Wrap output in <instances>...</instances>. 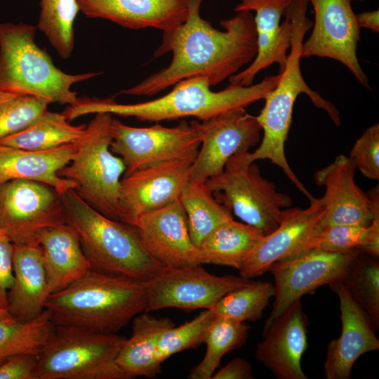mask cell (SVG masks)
<instances>
[{"label":"cell","instance_id":"cell-12","mask_svg":"<svg viewBox=\"0 0 379 379\" xmlns=\"http://www.w3.org/2000/svg\"><path fill=\"white\" fill-rule=\"evenodd\" d=\"M360 252L357 249L347 252L312 249L272 264L267 271L275 282L274 301L263 331L302 295L341 280L350 262Z\"/></svg>","mask_w":379,"mask_h":379},{"label":"cell","instance_id":"cell-20","mask_svg":"<svg viewBox=\"0 0 379 379\" xmlns=\"http://www.w3.org/2000/svg\"><path fill=\"white\" fill-rule=\"evenodd\" d=\"M329 286L340 300L342 330L340 335L328 345L324 374L326 379H348L359 357L379 350V340L369 317L342 280Z\"/></svg>","mask_w":379,"mask_h":379},{"label":"cell","instance_id":"cell-5","mask_svg":"<svg viewBox=\"0 0 379 379\" xmlns=\"http://www.w3.org/2000/svg\"><path fill=\"white\" fill-rule=\"evenodd\" d=\"M60 195L67 222L77 232L92 269L148 281L166 267L147 251L135 226L106 217L74 189Z\"/></svg>","mask_w":379,"mask_h":379},{"label":"cell","instance_id":"cell-43","mask_svg":"<svg viewBox=\"0 0 379 379\" xmlns=\"http://www.w3.org/2000/svg\"><path fill=\"white\" fill-rule=\"evenodd\" d=\"M356 18L360 28H366L376 33L379 32L378 10L356 14Z\"/></svg>","mask_w":379,"mask_h":379},{"label":"cell","instance_id":"cell-39","mask_svg":"<svg viewBox=\"0 0 379 379\" xmlns=\"http://www.w3.org/2000/svg\"><path fill=\"white\" fill-rule=\"evenodd\" d=\"M349 157L367 178L379 179V124H375L362 133L353 145Z\"/></svg>","mask_w":379,"mask_h":379},{"label":"cell","instance_id":"cell-22","mask_svg":"<svg viewBox=\"0 0 379 379\" xmlns=\"http://www.w3.org/2000/svg\"><path fill=\"white\" fill-rule=\"evenodd\" d=\"M357 168L344 154L336 157L328 166L314 173L317 185L325 187L321 200L325 208L323 228L330 225L369 226L375 215L370 200L354 182Z\"/></svg>","mask_w":379,"mask_h":379},{"label":"cell","instance_id":"cell-32","mask_svg":"<svg viewBox=\"0 0 379 379\" xmlns=\"http://www.w3.org/2000/svg\"><path fill=\"white\" fill-rule=\"evenodd\" d=\"M312 249L328 252L357 249L378 258L379 215H375L367 227L338 225L322 228L309 241L306 251Z\"/></svg>","mask_w":379,"mask_h":379},{"label":"cell","instance_id":"cell-24","mask_svg":"<svg viewBox=\"0 0 379 379\" xmlns=\"http://www.w3.org/2000/svg\"><path fill=\"white\" fill-rule=\"evenodd\" d=\"M14 281L8 292V311L18 321H29L45 310L49 296L39 245L13 244Z\"/></svg>","mask_w":379,"mask_h":379},{"label":"cell","instance_id":"cell-38","mask_svg":"<svg viewBox=\"0 0 379 379\" xmlns=\"http://www.w3.org/2000/svg\"><path fill=\"white\" fill-rule=\"evenodd\" d=\"M48 105L41 98L0 89V139L27 126Z\"/></svg>","mask_w":379,"mask_h":379},{"label":"cell","instance_id":"cell-26","mask_svg":"<svg viewBox=\"0 0 379 379\" xmlns=\"http://www.w3.org/2000/svg\"><path fill=\"white\" fill-rule=\"evenodd\" d=\"M35 239L42 251L49 295L65 288L92 268L71 225L44 228Z\"/></svg>","mask_w":379,"mask_h":379},{"label":"cell","instance_id":"cell-19","mask_svg":"<svg viewBox=\"0 0 379 379\" xmlns=\"http://www.w3.org/2000/svg\"><path fill=\"white\" fill-rule=\"evenodd\" d=\"M135 226L147 251L163 265L180 268L202 265L199 249L191 239L179 199L142 215Z\"/></svg>","mask_w":379,"mask_h":379},{"label":"cell","instance_id":"cell-34","mask_svg":"<svg viewBox=\"0 0 379 379\" xmlns=\"http://www.w3.org/2000/svg\"><path fill=\"white\" fill-rule=\"evenodd\" d=\"M36 27L58 55L67 59L74 46V24L79 8L77 0H41Z\"/></svg>","mask_w":379,"mask_h":379},{"label":"cell","instance_id":"cell-23","mask_svg":"<svg viewBox=\"0 0 379 379\" xmlns=\"http://www.w3.org/2000/svg\"><path fill=\"white\" fill-rule=\"evenodd\" d=\"M86 17L111 21L125 28L162 32L185 22L188 0H77Z\"/></svg>","mask_w":379,"mask_h":379},{"label":"cell","instance_id":"cell-28","mask_svg":"<svg viewBox=\"0 0 379 379\" xmlns=\"http://www.w3.org/2000/svg\"><path fill=\"white\" fill-rule=\"evenodd\" d=\"M263 236L255 227L230 218L218 225L201 243L199 247L201 262L239 270L248 253Z\"/></svg>","mask_w":379,"mask_h":379},{"label":"cell","instance_id":"cell-36","mask_svg":"<svg viewBox=\"0 0 379 379\" xmlns=\"http://www.w3.org/2000/svg\"><path fill=\"white\" fill-rule=\"evenodd\" d=\"M274 295V286L268 281H253L230 291L210 309L215 317L238 322L259 319Z\"/></svg>","mask_w":379,"mask_h":379},{"label":"cell","instance_id":"cell-37","mask_svg":"<svg viewBox=\"0 0 379 379\" xmlns=\"http://www.w3.org/2000/svg\"><path fill=\"white\" fill-rule=\"evenodd\" d=\"M214 317L211 310H204L191 321L165 330L160 335L157 347L159 362L162 364L176 353L197 348L204 343L207 328Z\"/></svg>","mask_w":379,"mask_h":379},{"label":"cell","instance_id":"cell-8","mask_svg":"<svg viewBox=\"0 0 379 379\" xmlns=\"http://www.w3.org/2000/svg\"><path fill=\"white\" fill-rule=\"evenodd\" d=\"M86 125L75 143L77 149L58 175L72 180L74 190L90 206L107 218L119 220V189L126 166L110 150L112 141L109 113L99 112Z\"/></svg>","mask_w":379,"mask_h":379},{"label":"cell","instance_id":"cell-17","mask_svg":"<svg viewBox=\"0 0 379 379\" xmlns=\"http://www.w3.org/2000/svg\"><path fill=\"white\" fill-rule=\"evenodd\" d=\"M325 208L321 199L313 198L306 208L284 209L278 227L264 235L245 258L240 276L262 275L274 262L306 251L310 239L323 228Z\"/></svg>","mask_w":379,"mask_h":379},{"label":"cell","instance_id":"cell-11","mask_svg":"<svg viewBox=\"0 0 379 379\" xmlns=\"http://www.w3.org/2000/svg\"><path fill=\"white\" fill-rule=\"evenodd\" d=\"M65 223L61 195L53 187L24 179L0 184V229L13 244L39 245V230Z\"/></svg>","mask_w":379,"mask_h":379},{"label":"cell","instance_id":"cell-9","mask_svg":"<svg viewBox=\"0 0 379 379\" xmlns=\"http://www.w3.org/2000/svg\"><path fill=\"white\" fill-rule=\"evenodd\" d=\"M248 152L232 156L222 172L205 183L238 218L267 235L278 227L283 208H289L293 201L261 175Z\"/></svg>","mask_w":379,"mask_h":379},{"label":"cell","instance_id":"cell-27","mask_svg":"<svg viewBox=\"0 0 379 379\" xmlns=\"http://www.w3.org/2000/svg\"><path fill=\"white\" fill-rule=\"evenodd\" d=\"M173 326L169 318H157L147 312L133 319L132 334L126 338L116 358L117 365L128 379L138 376L153 378L161 372L157 343L161 333Z\"/></svg>","mask_w":379,"mask_h":379},{"label":"cell","instance_id":"cell-16","mask_svg":"<svg viewBox=\"0 0 379 379\" xmlns=\"http://www.w3.org/2000/svg\"><path fill=\"white\" fill-rule=\"evenodd\" d=\"M200 128L201 148L190 178V180L200 183L222 173L232 156L255 146L260 140L262 132L256 117L246 113L245 109L200 121Z\"/></svg>","mask_w":379,"mask_h":379},{"label":"cell","instance_id":"cell-18","mask_svg":"<svg viewBox=\"0 0 379 379\" xmlns=\"http://www.w3.org/2000/svg\"><path fill=\"white\" fill-rule=\"evenodd\" d=\"M293 0H239L235 12H255L258 53L247 67L230 77V84L244 86L253 84L256 75L274 64L281 73L287 64L291 47L292 25L290 19L281 22V16Z\"/></svg>","mask_w":379,"mask_h":379},{"label":"cell","instance_id":"cell-1","mask_svg":"<svg viewBox=\"0 0 379 379\" xmlns=\"http://www.w3.org/2000/svg\"><path fill=\"white\" fill-rule=\"evenodd\" d=\"M202 0H188L185 22L163 32L154 58L172 53L169 65L154 72L121 94L152 96L191 77L206 78L215 86L251 63L258 53L253 15L239 11L220 21L224 30L213 27L200 15Z\"/></svg>","mask_w":379,"mask_h":379},{"label":"cell","instance_id":"cell-4","mask_svg":"<svg viewBox=\"0 0 379 379\" xmlns=\"http://www.w3.org/2000/svg\"><path fill=\"white\" fill-rule=\"evenodd\" d=\"M308 0H293L285 10L292 25L290 52L284 70L280 74L277 86L264 99L265 102L259 115L256 116L263 137L259 147L248 152L251 162L269 159L282 169L288 178L309 200L314 198L294 174L288 164L284 145L292 122L295 102L300 93H305L312 104L325 111L333 122L340 124L339 112L329 100L312 90L305 81L300 70V48L306 32L313 22L306 16Z\"/></svg>","mask_w":379,"mask_h":379},{"label":"cell","instance_id":"cell-44","mask_svg":"<svg viewBox=\"0 0 379 379\" xmlns=\"http://www.w3.org/2000/svg\"><path fill=\"white\" fill-rule=\"evenodd\" d=\"M0 320L10 321L15 319L12 317L7 310L0 306Z\"/></svg>","mask_w":379,"mask_h":379},{"label":"cell","instance_id":"cell-41","mask_svg":"<svg viewBox=\"0 0 379 379\" xmlns=\"http://www.w3.org/2000/svg\"><path fill=\"white\" fill-rule=\"evenodd\" d=\"M37 355L18 354L0 364V379H36Z\"/></svg>","mask_w":379,"mask_h":379},{"label":"cell","instance_id":"cell-7","mask_svg":"<svg viewBox=\"0 0 379 379\" xmlns=\"http://www.w3.org/2000/svg\"><path fill=\"white\" fill-rule=\"evenodd\" d=\"M126 338L56 326L37 354L36 379H128L116 358Z\"/></svg>","mask_w":379,"mask_h":379},{"label":"cell","instance_id":"cell-6","mask_svg":"<svg viewBox=\"0 0 379 379\" xmlns=\"http://www.w3.org/2000/svg\"><path fill=\"white\" fill-rule=\"evenodd\" d=\"M37 27L20 22L0 23V89L60 105H74L72 87L100 72L67 74L35 42Z\"/></svg>","mask_w":379,"mask_h":379},{"label":"cell","instance_id":"cell-10","mask_svg":"<svg viewBox=\"0 0 379 379\" xmlns=\"http://www.w3.org/2000/svg\"><path fill=\"white\" fill-rule=\"evenodd\" d=\"M111 133L110 150L124 161V176L147 165L196 156L202 140L197 119L182 120L174 127L157 124L137 128L113 119Z\"/></svg>","mask_w":379,"mask_h":379},{"label":"cell","instance_id":"cell-21","mask_svg":"<svg viewBox=\"0 0 379 379\" xmlns=\"http://www.w3.org/2000/svg\"><path fill=\"white\" fill-rule=\"evenodd\" d=\"M307 325L298 300L263 331V340L256 347V359L279 379H307L300 361L307 347Z\"/></svg>","mask_w":379,"mask_h":379},{"label":"cell","instance_id":"cell-29","mask_svg":"<svg viewBox=\"0 0 379 379\" xmlns=\"http://www.w3.org/2000/svg\"><path fill=\"white\" fill-rule=\"evenodd\" d=\"M86 125L74 126L62 113L48 109L25 128L0 139V144L32 151L53 149L77 143Z\"/></svg>","mask_w":379,"mask_h":379},{"label":"cell","instance_id":"cell-25","mask_svg":"<svg viewBox=\"0 0 379 379\" xmlns=\"http://www.w3.org/2000/svg\"><path fill=\"white\" fill-rule=\"evenodd\" d=\"M77 149L70 143L43 151H32L0 144V184L17 179L29 180L53 187L60 194L76 184L60 177L58 171L72 161Z\"/></svg>","mask_w":379,"mask_h":379},{"label":"cell","instance_id":"cell-13","mask_svg":"<svg viewBox=\"0 0 379 379\" xmlns=\"http://www.w3.org/2000/svg\"><path fill=\"white\" fill-rule=\"evenodd\" d=\"M253 281L241 276H216L200 264L180 268L166 267L147 281L145 312L168 307L210 310L227 293Z\"/></svg>","mask_w":379,"mask_h":379},{"label":"cell","instance_id":"cell-33","mask_svg":"<svg viewBox=\"0 0 379 379\" xmlns=\"http://www.w3.org/2000/svg\"><path fill=\"white\" fill-rule=\"evenodd\" d=\"M53 327L46 310L29 321L0 320V364L18 354L37 355Z\"/></svg>","mask_w":379,"mask_h":379},{"label":"cell","instance_id":"cell-3","mask_svg":"<svg viewBox=\"0 0 379 379\" xmlns=\"http://www.w3.org/2000/svg\"><path fill=\"white\" fill-rule=\"evenodd\" d=\"M147 302V281L91 268L65 288L51 294L45 310L55 326L116 333L145 312Z\"/></svg>","mask_w":379,"mask_h":379},{"label":"cell","instance_id":"cell-40","mask_svg":"<svg viewBox=\"0 0 379 379\" xmlns=\"http://www.w3.org/2000/svg\"><path fill=\"white\" fill-rule=\"evenodd\" d=\"M12 256L13 243L5 231L0 229V306L6 310L8 292L14 281Z\"/></svg>","mask_w":379,"mask_h":379},{"label":"cell","instance_id":"cell-2","mask_svg":"<svg viewBox=\"0 0 379 379\" xmlns=\"http://www.w3.org/2000/svg\"><path fill=\"white\" fill-rule=\"evenodd\" d=\"M279 78L280 74L266 76L260 82L248 86L230 84L222 91H213L206 78L191 77L174 84L167 94L149 101L121 104L112 98L84 97L79 98L74 105H67L62 113L69 121L99 112L149 122L186 117L202 121L230 111L246 109L264 100Z\"/></svg>","mask_w":379,"mask_h":379},{"label":"cell","instance_id":"cell-35","mask_svg":"<svg viewBox=\"0 0 379 379\" xmlns=\"http://www.w3.org/2000/svg\"><path fill=\"white\" fill-rule=\"evenodd\" d=\"M360 252L349 264L341 279L355 301L379 328V262L378 258Z\"/></svg>","mask_w":379,"mask_h":379},{"label":"cell","instance_id":"cell-15","mask_svg":"<svg viewBox=\"0 0 379 379\" xmlns=\"http://www.w3.org/2000/svg\"><path fill=\"white\" fill-rule=\"evenodd\" d=\"M196 157L147 165L123 176L119 189V220L135 226L142 215L178 199L190 180Z\"/></svg>","mask_w":379,"mask_h":379},{"label":"cell","instance_id":"cell-30","mask_svg":"<svg viewBox=\"0 0 379 379\" xmlns=\"http://www.w3.org/2000/svg\"><path fill=\"white\" fill-rule=\"evenodd\" d=\"M179 199L186 214L190 235L198 248L218 225L233 218L232 211L205 182L189 180Z\"/></svg>","mask_w":379,"mask_h":379},{"label":"cell","instance_id":"cell-31","mask_svg":"<svg viewBox=\"0 0 379 379\" xmlns=\"http://www.w3.org/2000/svg\"><path fill=\"white\" fill-rule=\"evenodd\" d=\"M250 327L238 322L215 317L211 321L204 343L206 350L202 360L188 374L190 379H211L222 357L245 344Z\"/></svg>","mask_w":379,"mask_h":379},{"label":"cell","instance_id":"cell-14","mask_svg":"<svg viewBox=\"0 0 379 379\" xmlns=\"http://www.w3.org/2000/svg\"><path fill=\"white\" fill-rule=\"evenodd\" d=\"M314 12L309 38L302 41L300 58H330L345 65L364 88L368 79L357 56L360 27L352 0H308Z\"/></svg>","mask_w":379,"mask_h":379},{"label":"cell","instance_id":"cell-42","mask_svg":"<svg viewBox=\"0 0 379 379\" xmlns=\"http://www.w3.org/2000/svg\"><path fill=\"white\" fill-rule=\"evenodd\" d=\"M252 367L243 358H234L219 371L215 372L211 379H251Z\"/></svg>","mask_w":379,"mask_h":379},{"label":"cell","instance_id":"cell-45","mask_svg":"<svg viewBox=\"0 0 379 379\" xmlns=\"http://www.w3.org/2000/svg\"><path fill=\"white\" fill-rule=\"evenodd\" d=\"M364 1V0H352V1Z\"/></svg>","mask_w":379,"mask_h":379}]
</instances>
